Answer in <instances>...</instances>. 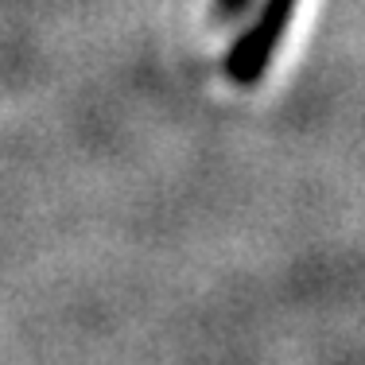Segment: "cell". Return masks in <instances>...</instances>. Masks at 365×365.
I'll return each mask as SVG.
<instances>
[{
	"instance_id": "7a4b0ae2",
	"label": "cell",
	"mask_w": 365,
	"mask_h": 365,
	"mask_svg": "<svg viewBox=\"0 0 365 365\" xmlns=\"http://www.w3.org/2000/svg\"><path fill=\"white\" fill-rule=\"evenodd\" d=\"M249 4L253 0H214V16L218 20H237L241 12H249Z\"/></svg>"
},
{
	"instance_id": "6da1fadb",
	"label": "cell",
	"mask_w": 365,
	"mask_h": 365,
	"mask_svg": "<svg viewBox=\"0 0 365 365\" xmlns=\"http://www.w3.org/2000/svg\"><path fill=\"white\" fill-rule=\"evenodd\" d=\"M295 4H299V0H264L260 16L237 36V43H233L230 55H225V74L237 86H253L264 78L276 47H280V39L288 36V28H292Z\"/></svg>"
}]
</instances>
